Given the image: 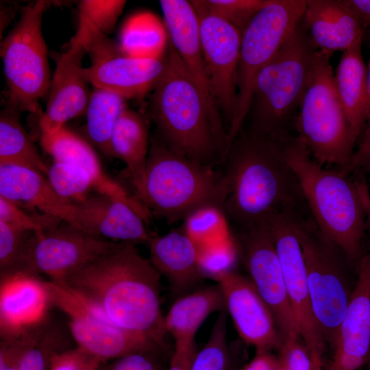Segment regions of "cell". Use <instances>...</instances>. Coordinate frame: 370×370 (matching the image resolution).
I'll list each match as a JSON object with an SVG mask.
<instances>
[{"mask_svg": "<svg viewBox=\"0 0 370 370\" xmlns=\"http://www.w3.org/2000/svg\"><path fill=\"white\" fill-rule=\"evenodd\" d=\"M227 192L222 210L238 232L275 214L314 220L297 178L288 163L282 141L242 130L223 162Z\"/></svg>", "mask_w": 370, "mask_h": 370, "instance_id": "6da1fadb", "label": "cell"}, {"mask_svg": "<svg viewBox=\"0 0 370 370\" xmlns=\"http://www.w3.org/2000/svg\"><path fill=\"white\" fill-rule=\"evenodd\" d=\"M160 277L135 245L119 242L108 254L57 282L95 304L118 327L166 352Z\"/></svg>", "mask_w": 370, "mask_h": 370, "instance_id": "7a4b0ae2", "label": "cell"}, {"mask_svg": "<svg viewBox=\"0 0 370 370\" xmlns=\"http://www.w3.org/2000/svg\"><path fill=\"white\" fill-rule=\"evenodd\" d=\"M150 118L157 137L173 152L216 168L227 151L222 116L208 103L169 40L165 67L152 90Z\"/></svg>", "mask_w": 370, "mask_h": 370, "instance_id": "3957f363", "label": "cell"}, {"mask_svg": "<svg viewBox=\"0 0 370 370\" xmlns=\"http://www.w3.org/2000/svg\"><path fill=\"white\" fill-rule=\"evenodd\" d=\"M282 147L317 227L358 268L367 217L366 186L317 162L295 136L282 141Z\"/></svg>", "mask_w": 370, "mask_h": 370, "instance_id": "277c9868", "label": "cell"}, {"mask_svg": "<svg viewBox=\"0 0 370 370\" xmlns=\"http://www.w3.org/2000/svg\"><path fill=\"white\" fill-rule=\"evenodd\" d=\"M317 53L301 22L259 73L244 123L247 127L242 130L280 142L293 136L290 130L294 127Z\"/></svg>", "mask_w": 370, "mask_h": 370, "instance_id": "5b68a950", "label": "cell"}, {"mask_svg": "<svg viewBox=\"0 0 370 370\" xmlns=\"http://www.w3.org/2000/svg\"><path fill=\"white\" fill-rule=\"evenodd\" d=\"M227 192L223 171L183 157L157 136L150 141L143 185L136 196L168 223L183 220L197 209H222Z\"/></svg>", "mask_w": 370, "mask_h": 370, "instance_id": "8992f818", "label": "cell"}, {"mask_svg": "<svg viewBox=\"0 0 370 370\" xmlns=\"http://www.w3.org/2000/svg\"><path fill=\"white\" fill-rule=\"evenodd\" d=\"M331 56L318 51L294 129L317 162L341 169L349 162L356 141L336 89Z\"/></svg>", "mask_w": 370, "mask_h": 370, "instance_id": "52a82bcc", "label": "cell"}, {"mask_svg": "<svg viewBox=\"0 0 370 370\" xmlns=\"http://www.w3.org/2000/svg\"><path fill=\"white\" fill-rule=\"evenodd\" d=\"M306 0H269L242 32L236 102L227 132V151L242 130L256 79L300 25Z\"/></svg>", "mask_w": 370, "mask_h": 370, "instance_id": "ba28073f", "label": "cell"}, {"mask_svg": "<svg viewBox=\"0 0 370 370\" xmlns=\"http://www.w3.org/2000/svg\"><path fill=\"white\" fill-rule=\"evenodd\" d=\"M47 1L23 8L21 17L1 42L0 54L9 92V104L19 111L39 113V100L49 90L50 69L42 32Z\"/></svg>", "mask_w": 370, "mask_h": 370, "instance_id": "9c48e42d", "label": "cell"}, {"mask_svg": "<svg viewBox=\"0 0 370 370\" xmlns=\"http://www.w3.org/2000/svg\"><path fill=\"white\" fill-rule=\"evenodd\" d=\"M298 235L316 324L324 342L334 347L352 293L341 262L342 251L321 234L313 221L299 222Z\"/></svg>", "mask_w": 370, "mask_h": 370, "instance_id": "30bf717a", "label": "cell"}, {"mask_svg": "<svg viewBox=\"0 0 370 370\" xmlns=\"http://www.w3.org/2000/svg\"><path fill=\"white\" fill-rule=\"evenodd\" d=\"M45 284L50 304L68 317L77 346L101 362L139 352L166 353L150 340L116 325L95 304L71 288L53 280Z\"/></svg>", "mask_w": 370, "mask_h": 370, "instance_id": "8fae6325", "label": "cell"}, {"mask_svg": "<svg viewBox=\"0 0 370 370\" xmlns=\"http://www.w3.org/2000/svg\"><path fill=\"white\" fill-rule=\"evenodd\" d=\"M119 243L91 236L62 221L33 232L18 275L45 274L60 282L114 249Z\"/></svg>", "mask_w": 370, "mask_h": 370, "instance_id": "7c38bea8", "label": "cell"}, {"mask_svg": "<svg viewBox=\"0 0 370 370\" xmlns=\"http://www.w3.org/2000/svg\"><path fill=\"white\" fill-rule=\"evenodd\" d=\"M190 2L198 16L200 41L212 93L227 132L236 102L242 32L212 13L204 0Z\"/></svg>", "mask_w": 370, "mask_h": 370, "instance_id": "4fadbf2b", "label": "cell"}, {"mask_svg": "<svg viewBox=\"0 0 370 370\" xmlns=\"http://www.w3.org/2000/svg\"><path fill=\"white\" fill-rule=\"evenodd\" d=\"M236 241L249 278L271 310L283 341L301 338L267 225L262 223L238 232Z\"/></svg>", "mask_w": 370, "mask_h": 370, "instance_id": "5bb4252c", "label": "cell"}, {"mask_svg": "<svg viewBox=\"0 0 370 370\" xmlns=\"http://www.w3.org/2000/svg\"><path fill=\"white\" fill-rule=\"evenodd\" d=\"M304 221L290 214H275L269 216L264 223L275 244L301 339L310 356H322L325 342L313 315L306 264L298 235L299 223Z\"/></svg>", "mask_w": 370, "mask_h": 370, "instance_id": "9a60e30c", "label": "cell"}, {"mask_svg": "<svg viewBox=\"0 0 370 370\" xmlns=\"http://www.w3.org/2000/svg\"><path fill=\"white\" fill-rule=\"evenodd\" d=\"M225 306L243 341L256 350L278 349L283 338L274 317L249 278L234 271L220 275Z\"/></svg>", "mask_w": 370, "mask_h": 370, "instance_id": "2e32d148", "label": "cell"}, {"mask_svg": "<svg viewBox=\"0 0 370 370\" xmlns=\"http://www.w3.org/2000/svg\"><path fill=\"white\" fill-rule=\"evenodd\" d=\"M86 52L74 36L58 59L51 81L45 111L40 114V134H51L86 112L90 95L82 61Z\"/></svg>", "mask_w": 370, "mask_h": 370, "instance_id": "e0dca14e", "label": "cell"}, {"mask_svg": "<svg viewBox=\"0 0 370 370\" xmlns=\"http://www.w3.org/2000/svg\"><path fill=\"white\" fill-rule=\"evenodd\" d=\"M149 218L130 203L114 196L95 193L74 203L76 228L100 238L148 245L151 235Z\"/></svg>", "mask_w": 370, "mask_h": 370, "instance_id": "ac0fdd59", "label": "cell"}, {"mask_svg": "<svg viewBox=\"0 0 370 370\" xmlns=\"http://www.w3.org/2000/svg\"><path fill=\"white\" fill-rule=\"evenodd\" d=\"M358 271L330 370H358L370 358V252L363 256Z\"/></svg>", "mask_w": 370, "mask_h": 370, "instance_id": "d6986e66", "label": "cell"}, {"mask_svg": "<svg viewBox=\"0 0 370 370\" xmlns=\"http://www.w3.org/2000/svg\"><path fill=\"white\" fill-rule=\"evenodd\" d=\"M301 23L314 48L330 56L364 37L361 21L347 0H306Z\"/></svg>", "mask_w": 370, "mask_h": 370, "instance_id": "ffe728a7", "label": "cell"}, {"mask_svg": "<svg viewBox=\"0 0 370 370\" xmlns=\"http://www.w3.org/2000/svg\"><path fill=\"white\" fill-rule=\"evenodd\" d=\"M0 197L74 225V203L59 195L45 175L35 169L0 164Z\"/></svg>", "mask_w": 370, "mask_h": 370, "instance_id": "44dd1931", "label": "cell"}, {"mask_svg": "<svg viewBox=\"0 0 370 370\" xmlns=\"http://www.w3.org/2000/svg\"><path fill=\"white\" fill-rule=\"evenodd\" d=\"M164 67L165 58L144 59L121 55L92 64L84 68V73L93 86L127 99L140 98L152 91Z\"/></svg>", "mask_w": 370, "mask_h": 370, "instance_id": "7402d4cb", "label": "cell"}, {"mask_svg": "<svg viewBox=\"0 0 370 370\" xmlns=\"http://www.w3.org/2000/svg\"><path fill=\"white\" fill-rule=\"evenodd\" d=\"M51 305L45 282L15 275L1 280V338L17 334L47 319Z\"/></svg>", "mask_w": 370, "mask_h": 370, "instance_id": "603a6c76", "label": "cell"}, {"mask_svg": "<svg viewBox=\"0 0 370 370\" xmlns=\"http://www.w3.org/2000/svg\"><path fill=\"white\" fill-rule=\"evenodd\" d=\"M160 5L170 42L210 105L221 113L212 93L200 41L198 16L192 3L161 0Z\"/></svg>", "mask_w": 370, "mask_h": 370, "instance_id": "cb8c5ba5", "label": "cell"}, {"mask_svg": "<svg viewBox=\"0 0 370 370\" xmlns=\"http://www.w3.org/2000/svg\"><path fill=\"white\" fill-rule=\"evenodd\" d=\"M40 144L53 161L74 164L88 172L95 182L97 193L119 197L145 215L150 214L136 197L130 195L107 175L91 144L73 130L64 125L53 134H40Z\"/></svg>", "mask_w": 370, "mask_h": 370, "instance_id": "d4e9b609", "label": "cell"}, {"mask_svg": "<svg viewBox=\"0 0 370 370\" xmlns=\"http://www.w3.org/2000/svg\"><path fill=\"white\" fill-rule=\"evenodd\" d=\"M149 260L168 280L172 292L182 296L204 278L197 247L184 230L177 229L162 236H152Z\"/></svg>", "mask_w": 370, "mask_h": 370, "instance_id": "484cf974", "label": "cell"}, {"mask_svg": "<svg viewBox=\"0 0 370 370\" xmlns=\"http://www.w3.org/2000/svg\"><path fill=\"white\" fill-rule=\"evenodd\" d=\"M362 39L343 52L334 74L336 89L357 141L367 123V69L362 53Z\"/></svg>", "mask_w": 370, "mask_h": 370, "instance_id": "4316f807", "label": "cell"}, {"mask_svg": "<svg viewBox=\"0 0 370 370\" xmlns=\"http://www.w3.org/2000/svg\"><path fill=\"white\" fill-rule=\"evenodd\" d=\"M148 119L133 110L125 109L113 129L110 147L113 157L126 164L136 190L140 192L149 154Z\"/></svg>", "mask_w": 370, "mask_h": 370, "instance_id": "83f0119b", "label": "cell"}, {"mask_svg": "<svg viewBox=\"0 0 370 370\" xmlns=\"http://www.w3.org/2000/svg\"><path fill=\"white\" fill-rule=\"evenodd\" d=\"M225 308L219 285L208 286L180 296L164 317L166 330L175 342L195 341L200 325Z\"/></svg>", "mask_w": 370, "mask_h": 370, "instance_id": "f1b7e54d", "label": "cell"}, {"mask_svg": "<svg viewBox=\"0 0 370 370\" xmlns=\"http://www.w3.org/2000/svg\"><path fill=\"white\" fill-rule=\"evenodd\" d=\"M118 42L126 56L164 59L169 38L164 21L153 12L142 11L130 15L125 21Z\"/></svg>", "mask_w": 370, "mask_h": 370, "instance_id": "f546056e", "label": "cell"}, {"mask_svg": "<svg viewBox=\"0 0 370 370\" xmlns=\"http://www.w3.org/2000/svg\"><path fill=\"white\" fill-rule=\"evenodd\" d=\"M19 110L8 103L0 116V164L35 169L45 175L49 166L19 119Z\"/></svg>", "mask_w": 370, "mask_h": 370, "instance_id": "4dcf8cb0", "label": "cell"}, {"mask_svg": "<svg viewBox=\"0 0 370 370\" xmlns=\"http://www.w3.org/2000/svg\"><path fill=\"white\" fill-rule=\"evenodd\" d=\"M126 99L112 91L93 86L87 109L84 132L86 140L103 153L112 156L110 140Z\"/></svg>", "mask_w": 370, "mask_h": 370, "instance_id": "1f68e13d", "label": "cell"}, {"mask_svg": "<svg viewBox=\"0 0 370 370\" xmlns=\"http://www.w3.org/2000/svg\"><path fill=\"white\" fill-rule=\"evenodd\" d=\"M182 229L200 251L234 237L222 209L208 206L199 208L184 219Z\"/></svg>", "mask_w": 370, "mask_h": 370, "instance_id": "d6a6232c", "label": "cell"}, {"mask_svg": "<svg viewBox=\"0 0 370 370\" xmlns=\"http://www.w3.org/2000/svg\"><path fill=\"white\" fill-rule=\"evenodd\" d=\"M47 178L59 195L73 203L85 200L92 190L97 193L90 174L74 164L54 161L49 166Z\"/></svg>", "mask_w": 370, "mask_h": 370, "instance_id": "836d02e7", "label": "cell"}, {"mask_svg": "<svg viewBox=\"0 0 370 370\" xmlns=\"http://www.w3.org/2000/svg\"><path fill=\"white\" fill-rule=\"evenodd\" d=\"M227 312H219L210 337L204 346L197 351L191 370H228L230 352L227 341Z\"/></svg>", "mask_w": 370, "mask_h": 370, "instance_id": "e575fe53", "label": "cell"}, {"mask_svg": "<svg viewBox=\"0 0 370 370\" xmlns=\"http://www.w3.org/2000/svg\"><path fill=\"white\" fill-rule=\"evenodd\" d=\"M33 232L0 221L1 280L20 273Z\"/></svg>", "mask_w": 370, "mask_h": 370, "instance_id": "d590c367", "label": "cell"}, {"mask_svg": "<svg viewBox=\"0 0 370 370\" xmlns=\"http://www.w3.org/2000/svg\"><path fill=\"white\" fill-rule=\"evenodd\" d=\"M65 336L62 329L47 321L34 344L25 353L20 370H49L53 354L64 350Z\"/></svg>", "mask_w": 370, "mask_h": 370, "instance_id": "8d00e7d4", "label": "cell"}, {"mask_svg": "<svg viewBox=\"0 0 370 370\" xmlns=\"http://www.w3.org/2000/svg\"><path fill=\"white\" fill-rule=\"evenodd\" d=\"M88 54L91 63L125 55L119 42L99 32L88 19L79 16L78 28L75 35Z\"/></svg>", "mask_w": 370, "mask_h": 370, "instance_id": "74e56055", "label": "cell"}, {"mask_svg": "<svg viewBox=\"0 0 370 370\" xmlns=\"http://www.w3.org/2000/svg\"><path fill=\"white\" fill-rule=\"evenodd\" d=\"M0 221L28 231H42L56 227L63 221L39 212L26 211L15 203L0 197Z\"/></svg>", "mask_w": 370, "mask_h": 370, "instance_id": "f35d334b", "label": "cell"}, {"mask_svg": "<svg viewBox=\"0 0 370 370\" xmlns=\"http://www.w3.org/2000/svg\"><path fill=\"white\" fill-rule=\"evenodd\" d=\"M214 14L238 28L241 32L269 0H204Z\"/></svg>", "mask_w": 370, "mask_h": 370, "instance_id": "ab89813d", "label": "cell"}, {"mask_svg": "<svg viewBox=\"0 0 370 370\" xmlns=\"http://www.w3.org/2000/svg\"><path fill=\"white\" fill-rule=\"evenodd\" d=\"M238 246L234 236L222 243L198 252L199 263L204 276L214 280L221 274L234 271Z\"/></svg>", "mask_w": 370, "mask_h": 370, "instance_id": "60d3db41", "label": "cell"}, {"mask_svg": "<svg viewBox=\"0 0 370 370\" xmlns=\"http://www.w3.org/2000/svg\"><path fill=\"white\" fill-rule=\"evenodd\" d=\"M47 319L12 336L1 338L0 370H20L22 360L40 333Z\"/></svg>", "mask_w": 370, "mask_h": 370, "instance_id": "b9f144b4", "label": "cell"}, {"mask_svg": "<svg viewBox=\"0 0 370 370\" xmlns=\"http://www.w3.org/2000/svg\"><path fill=\"white\" fill-rule=\"evenodd\" d=\"M126 1L82 0L79 5V16L88 19L99 32L110 34L121 14Z\"/></svg>", "mask_w": 370, "mask_h": 370, "instance_id": "7bdbcfd3", "label": "cell"}, {"mask_svg": "<svg viewBox=\"0 0 370 370\" xmlns=\"http://www.w3.org/2000/svg\"><path fill=\"white\" fill-rule=\"evenodd\" d=\"M162 354L155 352L132 353L101 362L98 370H166L161 359Z\"/></svg>", "mask_w": 370, "mask_h": 370, "instance_id": "ee69618b", "label": "cell"}, {"mask_svg": "<svg viewBox=\"0 0 370 370\" xmlns=\"http://www.w3.org/2000/svg\"><path fill=\"white\" fill-rule=\"evenodd\" d=\"M278 350V370H311L310 354L301 338L283 341Z\"/></svg>", "mask_w": 370, "mask_h": 370, "instance_id": "f6af8a7d", "label": "cell"}, {"mask_svg": "<svg viewBox=\"0 0 370 370\" xmlns=\"http://www.w3.org/2000/svg\"><path fill=\"white\" fill-rule=\"evenodd\" d=\"M101 361L83 348L77 346L64 349L53 354L49 370H87Z\"/></svg>", "mask_w": 370, "mask_h": 370, "instance_id": "bcb514c9", "label": "cell"}, {"mask_svg": "<svg viewBox=\"0 0 370 370\" xmlns=\"http://www.w3.org/2000/svg\"><path fill=\"white\" fill-rule=\"evenodd\" d=\"M339 170L347 175L355 171L370 174V126L363 132L358 147L349 162Z\"/></svg>", "mask_w": 370, "mask_h": 370, "instance_id": "7dc6e473", "label": "cell"}, {"mask_svg": "<svg viewBox=\"0 0 370 370\" xmlns=\"http://www.w3.org/2000/svg\"><path fill=\"white\" fill-rule=\"evenodd\" d=\"M197 352L195 341L175 342L166 370H191Z\"/></svg>", "mask_w": 370, "mask_h": 370, "instance_id": "c3c4849f", "label": "cell"}, {"mask_svg": "<svg viewBox=\"0 0 370 370\" xmlns=\"http://www.w3.org/2000/svg\"><path fill=\"white\" fill-rule=\"evenodd\" d=\"M278 360L270 351L256 350L254 357L242 370H278Z\"/></svg>", "mask_w": 370, "mask_h": 370, "instance_id": "681fc988", "label": "cell"}, {"mask_svg": "<svg viewBox=\"0 0 370 370\" xmlns=\"http://www.w3.org/2000/svg\"><path fill=\"white\" fill-rule=\"evenodd\" d=\"M358 14L364 29L370 34V0H347Z\"/></svg>", "mask_w": 370, "mask_h": 370, "instance_id": "f907efd6", "label": "cell"}, {"mask_svg": "<svg viewBox=\"0 0 370 370\" xmlns=\"http://www.w3.org/2000/svg\"><path fill=\"white\" fill-rule=\"evenodd\" d=\"M312 369L311 370H323V359L321 356H312Z\"/></svg>", "mask_w": 370, "mask_h": 370, "instance_id": "816d5d0a", "label": "cell"}, {"mask_svg": "<svg viewBox=\"0 0 370 370\" xmlns=\"http://www.w3.org/2000/svg\"><path fill=\"white\" fill-rule=\"evenodd\" d=\"M367 87H368V112L367 127L370 126V62L367 69ZM365 128V129H366Z\"/></svg>", "mask_w": 370, "mask_h": 370, "instance_id": "f5cc1de1", "label": "cell"}, {"mask_svg": "<svg viewBox=\"0 0 370 370\" xmlns=\"http://www.w3.org/2000/svg\"><path fill=\"white\" fill-rule=\"evenodd\" d=\"M101 363H96L90 366L87 370H98L99 366Z\"/></svg>", "mask_w": 370, "mask_h": 370, "instance_id": "db71d44e", "label": "cell"}, {"mask_svg": "<svg viewBox=\"0 0 370 370\" xmlns=\"http://www.w3.org/2000/svg\"><path fill=\"white\" fill-rule=\"evenodd\" d=\"M367 217L370 221V203L369 201L368 202V204L367 205Z\"/></svg>", "mask_w": 370, "mask_h": 370, "instance_id": "11a10c76", "label": "cell"}]
</instances>
